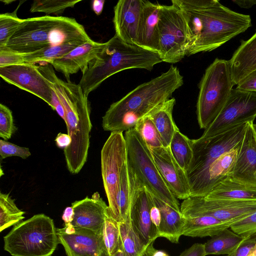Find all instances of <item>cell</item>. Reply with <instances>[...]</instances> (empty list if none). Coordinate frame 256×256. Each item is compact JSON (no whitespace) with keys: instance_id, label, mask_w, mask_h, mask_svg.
Masks as SVG:
<instances>
[{"instance_id":"cell-7","label":"cell","mask_w":256,"mask_h":256,"mask_svg":"<svg viewBox=\"0 0 256 256\" xmlns=\"http://www.w3.org/2000/svg\"><path fill=\"white\" fill-rule=\"evenodd\" d=\"M127 151L128 168L134 183L155 197L180 210L178 199L170 192L162 178L150 149L140 134L134 128L124 135Z\"/></svg>"},{"instance_id":"cell-29","label":"cell","mask_w":256,"mask_h":256,"mask_svg":"<svg viewBox=\"0 0 256 256\" xmlns=\"http://www.w3.org/2000/svg\"><path fill=\"white\" fill-rule=\"evenodd\" d=\"M244 237L226 228L212 236L204 244L207 255L229 254L240 244Z\"/></svg>"},{"instance_id":"cell-24","label":"cell","mask_w":256,"mask_h":256,"mask_svg":"<svg viewBox=\"0 0 256 256\" xmlns=\"http://www.w3.org/2000/svg\"><path fill=\"white\" fill-rule=\"evenodd\" d=\"M234 86L256 70V32L241 44L229 60Z\"/></svg>"},{"instance_id":"cell-26","label":"cell","mask_w":256,"mask_h":256,"mask_svg":"<svg viewBox=\"0 0 256 256\" xmlns=\"http://www.w3.org/2000/svg\"><path fill=\"white\" fill-rule=\"evenodd\" d=\"M204 197L207 199L256 201V186L242 182L229 176Z\"/></svg>"},{"instance_id":"cell-3","label":"cell","mask_w":256,"mask_h":256,"mask_svg":"<svg viewBox=\"0 0 256 256\" xmlns=\"http://www.w3.org/2000/svg\"><path fill=\"white\" fill-rule=\"evenodd\" d=\"M184 84L178 68L168 70L151 80L140 84L120 100L112 103L102 118L104 130L126 131L154 108L172 98Z\"/></svg>"},{"instance_id":"cell-46","label":"cell","mask_w":256,"mask_h":256,"mask_svg":"<svg viewBox=\"0 0 256 256\" xmlns=\"http://www.w3.org/2000/svg\"><path fill=\"white\" fill-rule=\"evenodd\" d=\"M56 144L60 148H66L72 142V139L68 134L60 132L55 138Z\"/></svg>"},{"instance_id":"cell-36","label":"cell","mask_w":256,"mask_h":256,"mask_svg":"<svg viewBox=\"0 0 256 256\" xmlns=\"http://www.w3.org/2000/svg\"><path fill=\"white\" fill-rule=\"evenodd\" d=\"M81 0H35L31 4V12H40L56 16L62 14L68 8H74Z\"/></svg>"},{"instance_id":"cell-5","label":"cell","mask_w":256,"mask_h":256,"mask_svg":"<svg viewBox=\"0 0 256 256\" xmlns=\"http://www.w3.org/2000/svg\"><path fill=\"white\" fill-rule=\"evenodd\" d=\"M162 62L158 54L126 43L115 34L105 42L98 56L82 72L79 85L88 97L104 80L116 73L132 68L151 70Z\"/></svg>"},{"instance_id":"cell-17","label":"cell","mask_w":256,"mask_h":256,"mask_svg":"<svg viewBox=\"0 0 256 256\" xmlns=\"http://www.w3.org/2000/svg\"><path fill=\"white\" fill-rule=\"evenodd\" d=\"M129 218L133 230L146 247L158 238V230L150 218L148 191L134 182Z\"/></svg>"},{"instance_id":"cell-30","label":"cell","mask_w":256,"mask_h":256,"mask_svg":"<svg viewBox=\"0 0 256 256\" xmlns=\"http://www.w3.org/2000/svg\"><path fill=\"white\" fill-rule=\"evenodd\" d=\"M169 148L176 162L186 173L193 158L192 140L178 129L174 134Z\"/></svg>"},{"instance_id":"cell-23","label":"cell","mask_w":256,"mask_h":256,"mask_svg":"<svg viewBox=\"0 0 256 256\" xmlns=\"http://www.w3.org/2000/svg\"><path fill=\"white\" fill-rule=\"evenodd\" d=\"M241 143L222 154L210 166L192 196H206L217 184L231 176Z\"/></svg>"},{"instance_id":"cell-37","label":"cell","mask_w":256,"mask_h":256,"mask_svg":"<svg viewBox=\"0 0 256 256\" xmlns=\"http://www.w3.org/2000/svg\"><path fill=\"white\" fill-rule=\"evenodd\" d=\"M19 6L13 12L0 14V48L6 46L24 20L17 16Z\"/></svg>"},{"instance_id":"cell-43","label":"cell","mask_w":256,"mask_h":256,"mask_svg":"<svg viewBox=\"0 0 256 256\" xmlns=\"http://www.w3.org/2000/svg\"><path fill=\"white\" fill-rule=\"evenodd\" d=\"M236 88L244 90L256 92V70L239 82Z\"/></svg>"},{"instance_id":"cell-51","label":"cell","mask_w":256,"mask_h":256,"mask_svg":"<svg viewBox=\"0 0 256 256\" xmlns=\"http://www.w3.org/2000/svg\"><path fill=\"white\" fill-rule=\"evenodd\" d=\"M152 256H169L165 252L154 248Z\"/></svg>"},{"instance_id":"cell-16","label":"cell","mask_w":256,"mask_h":256,"mask_svg":"<svg viewBox=\"0 0 256 256\" xmlns=\"http://www.w3.org/2000/svg\"><path fill=\"white\" fill-rule=\"evenodd\" d=\"M56 232L67 256H99L104 247L102 233L75 228L72 224L56 228Z\"/></svg>"},{"instance_id":"cell-49","label":"cell","mask_w":256,"mask_h":256,"mask_svg":"<svg viewBox=\"0 0 256 256\" xmlns=\"http://www.w3.org/2000/svg\"><path fill=\"white\" fill-rule=\"evenodd\" d=\"M232 2L238 5L240 7L244 8H249L256 5V0H232Z\"/></svg>"},{"instance_id":"cell-11","label":"cell","mask_w":256,"mask_h":256,"mask_svg":"<svg viewBox=\"0 0 256 256\" xmlns=\"http://www.w3.org/2000/svg\"><path fill=\"white\" fill-rule=\"evenodd\" d=\"M158 54L163 62L174 64L187 56L186 25L175 4L161 5L158 19Z\"/></svg>"},{"instance_id":"cell-44","label":"cell","mask_w":256,"mask_h":256,"mask_svg":"<svg viewBox=\"0 0 256 256\" xmlns=\"http://www.w3.org/2000/svg\"><path fill=\"white\" fill-rule=\"evenodd\" d=\"M148 196L149 206L151 220L152 224L157 229L158 232L161 222L160 212L159 208L156 206V204L154 201L152 194L148 191Z\"/></svg>"},{"instance_id":"cell-22","label":"cell","mask_w":256,"mask_h":256,"mask_svg":"<svg viewBox=\"0 0 256 256\" xmlns=\"http://www.w3.org/2000/svg\"><path fill=\"white\" fill-rule=\"evenodd\" d=\"M158 2L144 0L136 45L158 54V19L161 7Z\"/></svg>"},{"instance_id":"cell-14","label":"cell","mask_w":256,"mask_h":256,"mask_svg":"<svg viewBox=\"0 0 256 256\" xmlns=\"http://www.w3.org/2000/svg\"><path fill=\"white\" fill-rule=\"evenodd\" d=\"M256 118V92L232 89L218 116L200 138H206Z\"/></svg>"},{"instance_id":"cell-6","label":"cell","mask_w":256,"mask_h":256,"mask_svg":"<svg viewBox=\"0 0 256 256\" xmlns=\"http://www.w3.org/2000/svg\"><path fill=\"white\" fill-rule=\"evenodd\" d=\"M4 241L12 256H51L60 244L53 220L44 214L14 226Z\"/></svg>"},{"instance_id":"cell-41","label":"cell","mask_w":256,"mask_h":256,"mask_svg":"<svg viewBox=\"0 0 256 256\" xmlns=\"http://www.w3.org/2000/svg\"><path fill=\"white\" fill-rule=\"evenodd\" d=\"M228 256H256V235L244 237L238 246Z\"/></svg>"},{"instance_id":"cell-18","label":"cell","mask_w":256,"mask_h":256,"mask_svg":"<svg viewBox=\"0 0 256 256\" xmlns=\"http://www.w3.org/2000/svg\"><path fill=\"white\" fill-rule=\"evenodd\" d=\"M74 212L72 222L75 228L89 230L98 234L102 233V228L108 214V206L95 192L91 198L86 196L82 200L72 203Z\"/></svg>"},{"instance_id":"cell-39","label":"cell","mask_w":256,"mask_h":256,"mask_svg":"<svg viewBox=\"0 0 256 256\" xmlns=\"http://www.w3.org/2000/svg\"><path fill=\"white\" fill-rule=\"evenodd\" d=\"M230 228L244 238L256 235V212L234 222Z\"/></svg>"},{"instance_id":"cell-35","label":"cell","mask_w":256,"mask_h":256,"mask_svg":"<svg viewBox=\"0 0 256 256\" xmlns=\"http://www.w3.org/2000/svg\"><path fill=\"white\" fill-rule=\"evenodd\" d=\"M134 128L140 134L149 148L164 146L160 134L148 114L140 119Z\"/></svg>"},{"instance_id":"cell-12","label":"cell","mask_w":256,"mask_h":256,"mask_svg":"<svg viewBox=\"0 0 256 256\" xmlns=\"http://www.w3.org/2000/svg\"><path fill=\"white\" fill-rule=\"evenodd\" d=\"M184 218L210 216L232 224L256 212V201L207 199L192 196L183 200L180 206Z\"/></svg>"},{"instance_id":"cell-13","label":"cell","mask_w":256,"mask_h":256,"mask_svg":"<svg viewBox=\"0 0 256 256\" xmlns=\"http://www.w3.org/2000/svg\"><path fill=\"white\" fill-rule=\"evenodd\" d=\"M0 76L6 82L40 98L58 114H63L64 108L58 96L36 64L24 62L0 66Z\"/></svg>"},{"instance_id":"cell-21","label":"cell","mask_w":256,"mask_h":256,"mask_svg":"<svg viewBox=\"0 0 256 256\" xmlns=\"http://www.w3.org/2000/svg\"><path fill=\"white\" fill-rule=\"evenodd\" d=\"M104 45L105 42H98L92 40L64 56L54 60L50 64L69 80L70 75L78 72L79 70L83 72L89 63L98 56Z\"/></svg>"},{"instance_id":"cell-28","label":"cell","mask_w":256,"mask_h":256,"mask_svg":"<svg viewBox=\"0 0 256 256\" xmlns=\"http://www.w3.org/2000/svg\"><path fill=\"white\" fill-rule=\"evenodd\" d=\"M232 224L210 216L185 218L182 235L191 237H212L224 229L230 228Z\"/></svg>"},{"instance_id":"cell-20","label":"cell","mask_w":256,"mask_h":256,"mask_svg":"<svg viewBox=\"0 0 256 256\" xmlns=\"http://www.w3.org/2000/svg\"><path fill=\"white\" fill-rule=\"evenodd\" d=\"M253 122L246 123L245 134L230 177L256 186V135Z\"/></svg>"},{"instance_id":"cell-25","label":"cell","mask_w":256,"mask_h":256,"mask_svg":"<svg viewBox=\"0 0 256 256\" xmlns=\"http://www.w3.org/2000/svg\"><path fill=\"white\" fill-rule=\"evenodd\" d=\"M152 196L161 216L160 224L158 230V237L164 238L172 243H178L180 236L182 235L185 218L180 210L175 208L152 194Z\"/></svg>"},{"instance_id":"cell-33","label":"cell","mask_w":256,"mask_h":256,"mask_svg":"<svg viewBox=\"0 0 256 256\" xmlns=\"http://www.w3.org/2000/svg\"><path fill=\"white\" fill-rule=\"evenodd\" d=\"M126 256H142L146 248L133 230L130 218L118 222Z\"/></svg>"},{"instance_id":"cell-34","label":"cell","mask_w":256,"mask_h":256,"mask_svg":"<svg viewBox=\"0 0 256 256\" xmlns=\"http://www.w3.org/2000/svg\"><path fill=\"white\" fill-rule=\"evenodd\" d=\"M104 248L109 254L115 253L122 244L118 222L109 214L106 218L102 231Z\"/></svg>"},{"instance_id":"cell-38","label":"cell","mask_w":256,"mask_h":256,"mask_svg":"<svg viewBox=\"0 0 256 256\" xmlns=\"http://www.w3.org/2000/svg\"><path fill=\"white\" fill-rule=\"evenodd\" d=\"M12 110L6 106L0 104V137L4 140L11 138L16 131Z\"/></svg>"},{"instance_id":"cell-15","label":"cell","mask_w":256,"mask_h":256,"mask_svg":"<svg viewBox=\"0 0 256 256\" xmlns=\"http://www.w3.org/2000/svg\"><path fill=\"white\" fill-rule=\"evenodd\" d=\"M154 162L170 192L177 199L190 196L186 172L173 157L169 147L150 148Z\"/></svg>"},{"instance_id":"cell-42","label":"cell","mask_w":256,"mask_h":256,"mask_svg":"<svg viewBox=\"0 0 256 256\" xmlns=\"http://www.w3.org/2000/svg\"><path fill=\"white\" fill-rule=\"evenodd\" d=\"M24 63L23 54L12 51L0 50V66Z\"/></svg>"},{"instance_id":"cell-9","label":"cell","mask_w":256,"mask_h":256,"mask_svg":"<svg viewBox=\"0 0 256 256\" xmlns=\"http://www.w3.org/2000/svg\"><path fill=\"white\" fill-rule=\"evenodd\" d=\"M246 123L236 125L208 138L192 140L193 158L186 172L190 196L195 193L210 166L222 154L242 142Z\"/></svg>"},{"instance_id":"cell-1","label":"cell","mask_w":256,"mask_h":256,"mask_svg":"<svg viewBox=\"0 0 256 256\" xmlns=\"http://www.w3.org/2000/svg\"><path fill=\"white\" fill-rule=\"evenodd\" d=\"M184 18L187 56L213 50L252 26L249 15L234 12L217 0H172Z\"/></svg>"},{"instance_id":"cell-47","label":"cell","mask_w":256,"mask_h":256,"mask_svg":"<svg viewBox=\"0 0 256 256\" xmlns=\"http://www.w3.org/2000/svg\"><path fill=\"white\" fill-rule=\"evenodd\" d=\"M74 212L72 206L66 207L64 211L62 219L64 222V226L72 224L74 220Z\"/></svg>"},{"instance_id":"cell-10","label":"cell","mask_w":256,"mask_h":256,"mask_svg":"<svg viewBox=\"0 0 256 256\" xmlns=\"http://www.w3.org/2000/svg\"><path fill=\"white\" fill-rule=\"evenodd\" d=\"M104 187L108 200V214L114 220L116 198L124 172L127 168L126 140L122 132H111L100 153Z\"/></svg>"},{"instance_id":"cell-27","label":"cell","mask_w":256,"mask_h":256,"mask_svg":"<svg viewBox=\"0 0 256 256\" xmlns=\"http://www.w3.org/2000/svg\"><path fill=\"white\" fill-rule=\"evenodd\" d=\"M176 104L174 98L154 108L148 115L156 126L164 147H169L172 138L178 130L172 118V111Z\"/></svg>"},{"instance_id":"cell-48","label":"cell","mask_w":256,"mask_h":256,"mask_svg":"<svg viewBox=\"0 0 256 256\" xmlns=\"http://www.w3.org/2000/svg\"><path fill=\"white\" fill-rule=\"evenodd\" d=\"M104 0H94L92 2V8L94 13L97 15H100L103 10Z\"/></svg>"},{"instance_id":"cell-19","label":"cell","mask_w":256,"mask_h":256,"mask_svg":"<svg viewBox=\"0 0 256 256\" xmlns=\"http://www.w3.org/2000/svg\"><path fill=\"white\" fill-rule=\"evenodd\" d=\"M143 0H120L114 7L116 34L124 42L136 45Z\"/></svg>"},{"instance_id":"cell-52","label":"cell","mask_w":256,"mask_h":256,"mask_svg":"<svg viewBox=\"0 0 256 256\" xmlns=\"http://www.w3.org/2000/svg\"><path fill=\"white\" fill-rule=\"evenodd\" d=\"M252 128H253V129H254V132L256 135V124H254L253 123L252 124Z\"/></svg>"},{"instance_id":"cell-2","label":"cell","mask_w":256,"mask_h":256,"mask_svg":"<svg viewBox=\"0 0 256 256\" xmlns=\"http://www.w3.org/2000/svg\"><path fill=\"white\" fill-rule=\"evenodd\" d=\"M36 65L50 83L64 108V122L72 139L64 153L68 171L72 174H77L86 162L90 144L92 124L88 97L79 84L58 77L52 64L42 62Z\"/></svg>"},{"instance_id":"cell-4","label":"cell","mask_w":256,"mask_h":256,"mask_svg":"<svg viewBox=\"0 0 256 256\" xmlns=\"http://www.w3.org/2000/svg\"><path fill=\"white\" fill-rule=\"evenodd\" d=\"M92 39L74 18L45 16L24 19L8 41L0 48L26 54L76 41Z\"/></svg>"},{"instance_id":"cell-31","label":"cell","mask_w":256,"mask_h":256,"mask_svg":"<svg viewBox=\"0 0 256 256\" xmlns=\"http://www.w3.org/2000/svg\"><path fill=\"white\" fill-rule=\"evenodd\" d=\"M86 42H88L76 41L44 48L30 54H22L24 62L38 64L44 62L50 64L54 60L64 56L79 46Z\"/></svg>"},{"instance_id":"cell-8","label":"cell","mask_w":256,"mask_h":256,"mask_svg":"<svg viewBox=\"0 0 256 256\" xmlns=\"http://www.w3.org/2000/svg\"><path fill=\"white\" fill-rule=\"evenodd\" d=\"M229 60L216 58L206 68L199 84L196 115L206 129L220 112L233 89Z\"/></svg>"},{"instance_id":"cell-40","label":"cell","mask_w":256,"mask_h":256,"mask_svg":"<svg viewBox=\"0 0 256 256\" xmlns=\"http://www.w3.org/2000/svg\"><path fill=\"white\" fill-rule=\"evenodd\" d=\"M30 155L31 152L28 148L20 146L3 140H0V156L2 159L12 156L26 159Z\"/></svg>"},{"instance_id":"cell-50","label":"cell","mask_w":256,"mask_h":256,"mask_svg":"<svg viewBox=\"0 0 256 256\" xmlns=\"http://www.w3.org/2000/svg\"><path fill=\"white\" fill-rule=\"evenodd\" d=\"M99 256H126L123 248L122 244L117 250V251L111 255L109 254L106 250L104 248H102Z\"/></svg>"},{"instance_id":"cell-45","label":"cell","mask_w":256,"mask_h":256,"mask_svg":"<svg viewBox=\"0 0 256 256\" xmlns=\"http://www.w3.org/2000/svg\"><path fill=\"white\" fill-rule=\"evenodd\" d=\"M204 244L196 243L185 250L179 256H206Z\"/></svg>"},{"instance_id":"cell-32","label":"cell","mask_w":256,"mask_h":256,"mask_svg":"<svg viewBox=\"0 0 256 256\" xmlns=\"http://www.w3.org/2000/svg\"><path fill=\"white\" fill-rule=\"evenodd\" d=\"M25 212L19 209L9 194L0 192V232L23 221Z\"/></svg>"}]
</instances>
